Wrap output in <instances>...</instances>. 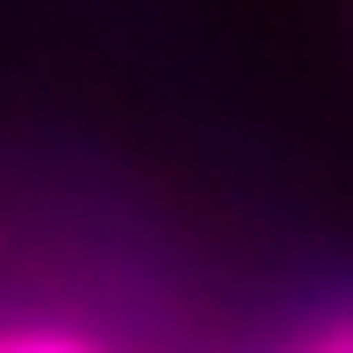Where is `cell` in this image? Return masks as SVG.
Wrapping results in <instances>:
<instances>
[{
    "label": "cell",
    "mask_w": 353,
    "mask_h": 353,
    "mask_svg": "<svg viewBox=\"0 0 353 353\" xmlns=\"http://www.w3.org/2000/svg\"><path fill=\"white\" fill-rule=\"evenodd\" d=\"M0 353H93V345H76V336H9Z\"/></svg>",
    "instance_id": "6da1fadb"
}]
</instances>
